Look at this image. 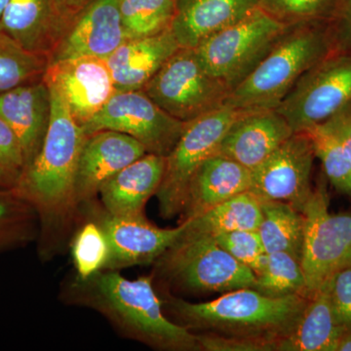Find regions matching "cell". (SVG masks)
Returning <instances> with one entry per match:
<instances>
[{"mask_svg": "<svg viewBox=\"0 0 351 351\" xmlns=\"http://www.w3.org/2000/svg\"><path fill=\"white\" fill-rule=\"evenodd\" d=\"M49 89L52 110L45 140L38 156L22 171L13 186L38 215L39 254L45 258L52 235L71 228L80 213L75 178L87 138L59 94Z\"/></svg>", "mask_w": 351, "mask_h": 351, "instance_id": "6da1fadb", "label": "cell"}, {"mask_svg": "<svg viewBox=\"0 0 351 351\" xmlns=\"http://www.w3.org/2000/svg\"><path fill=\"white\" fill-rule=\"evenodd\" d=\"M63 300L98 311L124 337L149 348L201 350L197 334L166 317L152 276L130 280L110 269L84 279L75 276L64 287Z\"/></svg>", "mask_w": 351, "mask_h": 351, "instance_id": "7a4b0ae2", "label": "cell"}, {"mask_svg": "<svg viewBox=\"0 0 351 351\" xmlns=\"http://www.w3.org/2000/svg\"><path fill=\"white\" fill-rule=\"evenodd\" d=\"M308 299L300 295L269 297L255 289L242 288L206 302L169 297L167 304L191 331L257 341L265 351H277L281 339L294 329Z\"/></svg>", "mask_w": 351, "mask_h": 351, "instance_id": "3957f363", "label": "cell"}, {"mask_svg": "<svg viewBox=\"0 0 351 351\" xmlns=\"http://www.w3.org/2000/svg\"><path fill=\"white\" fill-rule=\"evenodd\" d=\"M335 50L329 22L289 25L258 66L230 92L225 106L239 110L276 108L300 77Z\"/></svg>", "mask_w": 351, "mask_h": 351, "instance_id": "277c9868", "label": "cell"}, {"mask_svg": "<svg viewBox=\"0 0 351 351\" xmlns=\"http://www.w3.org/2000/svg\"><path fill=\"white\" fill-rule=\"evenodd\" d=\"M156 262L172 285L195 294L253 288L256 282V274L209 235L182 232Z\"/></svg>", "mask_w": 351, "mask_h": 351, "instance_id": "5b68a950", "label": "cell"}, {"mask_svg": "<svg viewBox=\"0 0 351 351\" xmlns=\"http://www.w3.org/2000/svg\"><path fill=\"white\" fill-rule=\"evenodd\" d=\"M287 25L258 8L195 48L201 66L230 92L274 47Z\"/></svg>", "mask_w": 351, "mask_h": 351, "instance_id": "8992f818", "label": "cell"}, {"mask_svg": "<svg viewBox=\"0 0 351 351\" xmlns=\"http://www.w3.org/2000/svg\"><path fill=\"white\" fill-rule=\"evenodd\" d=\"M302 213L304 239L301 265L311 298L337 272L351 267V212L329 211V195L322 182L313 189Z\"/></svg>", "mask_w": 351, "mask_h": 351, "instance_id": "52a82bcc", "label": "cell"}, {"mask_svg": "<svg viewBox=\"0 0 351 351\" xmlns=\"http://www.w3.org/2000/svg\"><path fill=\"white\" fill-rule=\"evenodd\" d=\"M171 117L189 123L225 106L230 90L201 66L195 49L180 48L144 87Z\"/></svg>", "mask_w": 351, "mask_h": 351, "instance_id": "ba28073f", "label": "cell"}, {"mask_svg": "<svg viewBox=\"0 0 351 351\" xmlns=\"http://www.w3.org/2000/svg\"><path fill=\"white\" fill-rule=\"evenodd\" d=\"M242 112L223 106L186 124L174 149L165 157L162 182L156 193L163 218L181 215L191 177L201 164L218 152L226 131Z\"/></svg>", "mask_w": 351, "mask_h": 351, "instance_id": "9c48e42d", "label": "cell"}, {"mask_svg": "<svg viewBox=\"0 0 351 351\" xmlns=\"http://www.w3.org/2000/svg\"><path fill=\"white\" fill-rule=\"evenodd\" d=\"M351 101V50H335L300 77L276 108L295 133L326 121Z\"/></svg>", "mask_w": 351, "mask_h": 351, "instance_id": "30bf717a", "label": "cell"}, {"mask_svg": "<svg viewBox=\"0 0 351 351\" xmlns=\"http://www.w3.org/2000/svg\"><path fill=\"white\" fill-rule=\"evenodd\" d=\"M186 124L164 112L143 90H135L115 92L82 129L86 135L103 130L126 134L144 145L147 154L166 157Z\"/></svg>", "mask_w": 351, "mask_h": 351, "instance_id": "8fae6325", "label": "cell"}, {"mask_svg": "<svg viewBox=\"0 0 351 351\" xmlns=\"http://www.w3.org/2000/svg\"><path fill=\"white\" fill-rule=\"evenodd\" d=\"M80 213L98 223L108 245L110 260L106 269L119 270L134 265L156 262L174 245L184 232V225L177 228H161L144 216H117L108 213L94 200L80 208ZM105 270V269H104Z\"/></svg>", "mask_w": 351, "mask_h": 351, "instance_id": "7c38bea8", "label": "cell"}, {"mask_svg": "<svg viewBox=\"0 0 351 351\" xmlns=\"http://www.w3.org/2000/svg\"><path fill=\"white\" fill-rule=\"evenodd\" d=\"M313 143L306 132H297L251 171L249 191L261 201L288 203L302 212L313 193Z\"/></svg>", "mask_w": 351, "mask_h": 351, "instance_id": "4fadbf2b", "label": "cell"}, {"mask_svg": "<svg viewBox=\"0 0 351 351\" xmlns=\"http://www.w3.org/2000/svg\"><path fill=\"white\" fill-rule=\"evenodd\" d=\"M43 80L59 94L71 117L82 128L117 92L107 61L97 57L53 62L48 64Z\"/></svg>", "mask_w": 351, "mask_h": 351, "instance_id": "5bb4252c", "label": "cell"}, {"mask_svg": "<svg viewBox=\"0 0 351 351\" xmlns=\"http://www.w3.org/2000/svg\"><path fill=\"white\" fill-rule=\"evenodd\" d=\"M125 40L119 0H93L69 24L49 64L83 56L107 59Z\"/></svg>", "mask_w": 351, "mask_h": 351, "instance_id": "9a60e30c", "label": "cell"}, {"mask_svg": "<svg viewBox=\"0 0 351 351\" xmlns=\"http://www.w3.org/2000/svg\"><path fill=\"white\" fill-rule=\"evenodd\" d=\"M145 154L144 145L120 132L103 130L87 135L76 171L78 206L94 200L104 182Z\"/></svg>", "mask_w": 351, "mask_h": 351, "instance_id": "2e32d148", "label": "cell"}, {"mask_svg": "<svg viewBox=\"0 0 351 351\" xmlns=\"http://www.w3.org/2000/svg\"><path fill=\"white\" fill-rule=\"evenodd\" d=\"M294 133L276 108L243 110L226 131L218 154L253 171Z\"/></svg>", "mask_w": 351, "mask_h": 351, "instance_id": "e0dca14e", "label": "cell"}, {"mask_svg": "<svg viewBox=\"0 0 351 351\" xmlns=\"http://www.w3.org/2000/svg\"><path fill=\"white\" fill-rule=\"evenodd\" d=\"M51 110L50 89L43 78L0 95V117L19 141L25 168L43 147L49 128Z\"/></svg>", "mask_w": 351, "mask_h": 351, "instance_id": "ac0fdd59", "label": "cell"}, {"mask_svg": "<svg viewBox=\"0 0 351 351\" xmlns=\"http://www.w3.org/2000/svg\"><path fill=\"white\" fill-rule=\"evenodd\" d=\"M250 186L251 171L217 152L201 164L191 177L181 223L196 218L233 196L249 191Z\"/></svg>", "mask_w": 351, "mask_h": 351, "instance_id": "d6986e66", "label": "cell"}, {"mask_svg": "<svg viewBox=\"0 0 351 351\" xmlns=\"http://www.w3.org/2000/svg\"><path fill=\"white\" fill-rule=\"evenodd\" d=\"M0 32L25 50L48 57L66 32L54 0H11Z\"/></svg>", "mask_w": 351, "mask_h": 351, "instance_id": "ffe728a7", "label": "cell"}, {"mask_svg": "<svg viewBox=\"0 0 351 351\" xmlns=\"http://www.w3.org/2000/svg\"><path fill=\"white\" fill-rule=\"evenodd\" d=\"M170 31L181 48L195 49L258 8V0H175Z\"/></svg>", "mask_w": 351, "mask_h": 351, "instance_id": "44dd1931", "label": "cell"}, {"mask_svg": "<svg viewBox=\"0 0 351 351\" xmlns=\"http://www.w3.org/2000/svg\"><path fill=\"white\" fill-rule=\"evenodd\" d=\"M164 169L165 157L145 154L101 184V205L117 216H144L145 204L162 182Z\"/></svg>", "mask_w": 351, "mask_h": 351, "instance_id": "7402d4cb", "label": "cell"}, {"mask_svg": "<svg viewBox=\"0 0 351 351\" xmlns=\"http://www.w3.org/2000/svg\"><path fill=\"white\" fill-rule=\"evenodd\" d=\"M180 48L170 29L147 38L126 39L106 59L117 92L144 89Z\"/></svg>", "mask_w": 351, "mask_h": 351, "instance_id": "603a6c76", "label": "cell"}, {"mask_svg": "<svg viewBox=\"0 0 351 351\" xmlns=\"http://www.w3.org/2000/svg\"><path fill=\"white\" fill-rule=\"evenodd\" d=\"M343 334L326 289L322 288L309 298L294 329L281 339L277 351H337Z\"/></svg>", "mask_w": 351, "mask_h": 351, "instance_id": "cb8c5ba5", "label": "cell"}, {"mask_svg": "<svg viewBox=\"0 0 351 351\" xmlns=\"http://www.w3.org/2000/svg\"><path fill=\"white\" fill-rule=\"evenodd\" d=\"M262 218L261 200L251 191H245L181 223L184 233L215 237L235 230H257Z\"/></svg>", "mask_w": 351, "mask_h": 351, "instance_id": "d4e9b609", "label": "cell"}, {"mask_svg": "<svg viewBox=\"0 0 351 351\" xmlns=\"http://www.w3.org/2000/svg\"><path fill=\"white\" fill-rule=\"evenodd\" d=\"M263 218L258 228L267 254L287 252L301 261L304 239V217L288 203L261 201Z\"/></svg>", "mask_w": 351, "mask_h": 351, "instance_id": "484cf974", "label": "cell"}, {"mask_svg": "<svg viewBox=\"0 0 351 351\" xmlns=\"http://www.w3.org/2000/svg\"><path fill=\"white\" fill-rule=\"evenodd\" d=\"M39 230L38 215L31 203L13 188L0 186V254L36 241Z\"/></svg>", "mask_w": 351, "mask_h": 351, "instance_id": "4316f807", "label": "cell"}, {"mask_svg": "<svg viewBox=\"0 0 351 351\" xmlns=\"http://www.w3.org/2000/svg\"><path fill=\"white\" fill-rule=\"evenodd\" d=\"M304 132L311 138L328 180L339 191L351 196V161L331 122L326 120Z\"/></svg>", "mask_w": 351, "mask_h": 351, "instance_id": "83f0119b", "label": "cell"}, {"mask_svg": "<svg viewBox=\"0 0 351 351\" xmlns=\"http://www.w3.org/2000/svg\"><path fill=\"white\" fill-rule=\"evenodd\" d=\"M175 0H119L126 39L147 38L170 29Z\"/></svg>", "mask_w": 351, "mask_h": 351, "instance_id": "f1b7e54d", "label": "cell"}, {"mask_svg": "<svg viewBox=\"0 0 351 351\" xmlns=\"http://www.w3.org/2000/svg\"><path fill=\"white\" fill-rule=\"evenodd\" d=\"M48 64V57L25 50L0 32V95L43 80Z\"/></svg>", "mask_w": 351, "mask_h": 351, "instance_id": "f546056e", "label": "cell"}, {"mask_svg": "<svg viewBox=\"0 0 351 351\" xmlns=\"http://www.w3.org/2000/svg\"><path fill=\"white\" fill-rule=\"evenodd\" d=\"M253 289L269 297L300 295L308 298L301 261L287 252L267 254V263L256 276Z\"/></svg>", "mask_w": 351, "mask_h": 351, "instance_id": "4dcf8cb0", "label": "cell"}, {"mask_svg": "<svg viewBox=\"0 0 351 351\" xmlns=\"http://www.w3.org/2000/svg\"><path fill=\"white\" fill-rule=\"evenodd\" d=\"M71 256L78 278H87L106 269L110 260V245L98 223L87 219L78 228L71 243Z\"/></svg>", "mask_w": 351, "mask_h": 351, "instance_id": "1f68e13d", "label": "cell"}, {"mask_svg": "<svg viewBox=\"0 0 351 351\" xmlns=\"http://www.w3.org/2000/svg\"><path fill=\"white\" fill-rule=\"evenodd\" d=\"M339 0H258V8L284 25L331 22Z\"/></svg>", "mask_w": 351, "mask_h": 351, "instance_id": "d6a6232c", "label": "cell"}, {"mask_svg": "<svg viewBox=\"0 0 351 351\" xmlns=\"http://www.w3.org/2000/svg\"><path fill=\"white\" fill-rule=\"evenodd\" d=\"M215 239L237 262L250 269L256 276L265 267L267 253L263 248L258 230H235L217 235Z\"/></svg>", "mask_w": 351, "mask_h": 351, "instance_id": "836d02e7", "label": "cell"}, {"mask_svg": "<svg viewBox=\"0 0 351 351\" xmlns=\"http://www.w3.org/2000/svg\"><path fill=\"white\" fill-rule=\"evenodd\" d=\"M339 324L351 332V267L339 270L324 286Z\"/></svg>", "mask_w": 351, "mask_h": 351, "instance_id": "e575fe53", "label": "cell"}, {"mask_svg": "<svg viewBox=\"0 0 351 351\" xmlns=\"http://www.w3.org/2000/svg\"><path fill=\"white\" fill-rule=\"evenodd\" d=\"M0 167L18 180L25 168L19 141L12 129L0 117ZM17 182V181H16Z\"/></svg>", "mask_w": 351, "mask_h": 351, "instance_id": "d590c367", "label": "cell"}, {"mask_svg": "<svg viewBox=\"0 0 351 351\" xmlns=\"http://www.w3.org/2000/svg\"><path fill=\"white\" fill-rule=\"evenodd\" d=\"M330 25L336 50H351V0H339Z\"/></svg>", "mask_w": 351, "mask_h": 351, "instance_id": "8d00e7d4", "label": "cell"}, {"mask_svg": "<svg viewBox=\"0 0 351 351\" xmlns=\"http://www.w3.org/2000/svg\"><path fill=\"white\" fill-rule=\"evenodd\" d=\"M328 120L343 141L351 161V101Z\"/></svg>", "mask_w": 351, "mask_h": 351, "instance_id": "74e56055", "label": "cell"}, {"mask_svg": "<svg viewBox=\"0 0 351 351\" xmlns=\"http://www.w3.org/2000/svg\"><path fill=\"white\" fill-rule=\"evenodd\" d=\"M62 20L66 25V31L69 24L83 9L93 0H54Z\"/></svg>", "mask_w": 351, "mask_h": 351, "instance_id": "f35d334b", "label": "cell"}, {"mask_svg": "<svg viewBox=\"0 0 351 351\" xmlns=\"http://www.w3.org/2000/svg\"><path fill=\"white\" fill-rule=\"evenodd\" d=\"M16 181L17 180L15 177L0 167V186L1 188H13L15 186Z\"/></svg>", "mask_w": 351, "mask_h": 351, "instance_id": "ab89813d", "label": "cell"}, {"mask_svg": "<svg viewBox=\"0 0 351 351\" xmlns=\"http://www.w3.org/2000/svg\"><path fill=\"white\" fill-rule=\"evenodd\" d=\"M337 351H351V332L343 334L339 339Z\"/></svg>", "mask_w": 351, "mask_h": 351, "instance_id": "60d3db41", "label": "cell"}, {"mask_svg": "<svg viewBox=\"0 0 351 351\" xmlns=\"http://www.w3.org/2000/svg\"><path fill=\"white\" fill-rule=\"evenodd\" d=\"M11 0H0V20H1L2 15H3L4 10L6 7L10 3Z\"/></svg>", "mask_w": 351, "mask_h": 351, "instance_id": "b9f144b4", "label": "cell"}]
</instances>
